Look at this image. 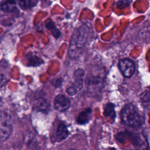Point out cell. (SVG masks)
<instances>
[{"label": "cell", "mask_w": 150, "mask_h": 150, "mask_svg": "<svg viewBox=\"0 0 150 150\" xmlns=\"http://www.w3.org/2000/svg\"><path fill=\"white\" fill-rule=\"evenodd\" d=\"M89 32L90 28L85 24L74 30L70 39L68 50L69 56L71 59H77L82 54Z\"/></svg>", "instance_id": "obj_1"}, {"label": "cell", "mask_w": 150, "mask_h": 150, "mask_svg": "<svg viewBox=\"0 0 150 150\" xmlns=\"http://www.w3.org/2000/svg\"><path fill=\"white\" fill-rule=\"evenodd\" d=\"M121 120L123 124L134 128L140 127L143 122L137 108L132 104H128L123 107L121 112Z\"/></svg>", "instance_id": "obj_2"}, {"label": "cell", "mask_w": 150, "mask_h": 150, "mask_svg": "<svg viewBox=\"0 0 150 150\" xmlns=\"http://www.w3.org/2000/svg\"><path fill=\"white\" fill-rule=\"evenodd\" d=\"M85 72L82 69H77L74 73V81L67 88L66 92L69 95L74 96L77 94L83 87Z\"/></svg>", "instance_id": "obj_3"}, {"label": "cell", "mask_w": 150, "mask_h": 150, "mask_svg": "<svg viewBox=\"0 0 150 150\" xmlns=\"http://www.w3.org/2000/svg\"><path fill=\"white\" fill-rule=\"evenodd\" d=\"M118 66L123 76L125 77H131L134 73L135 66L133 62L128 59L121 60Z\"/></svg>", "instance_id": "obj_4"}, {"label": "cell", "mask_w": 150, "mask_h": 150, "mask_svg": "<svg viewBox=\"0 0 150 150\" xmlns=\"http://www.w3.org/2000/svg\"><path fill=\"white\" fill-rule=\"evenodd\" d=\"M70 105L71 102L70 100L64 95H58L54 99V108L59 111H66L70 108Z\"/></svg>", "instance_id": "obj_5"}, {"label": "cell", "mask_w": 150, "mask_h": 150, "mask_svg": "<svg viewBox=\"0 0 150 150\" xmlns=\"http://www.w3.org/2000/svg\"><path fill=\"white\" fill-rule=\"evenodd\" d=\"M12 132V127L6 118H1L0 127V137L2 142L5 141Z\"/></svg>", "instance_id": "obj_6"}, {"label": "cell", "mask_w": 150, "mask_h": 150, "mask_svg": "<svg viewBox=\"0 0 150 150\" xmlns=\"http://www.w3.org/2000/svg\"><path fill=\"white\" fill-rule=\"evenodd\" d=\"M33 108L38 111L47 113L50 108V103L47 100L42 97H39L33 101Z\"/></svg>", "instance_id": "obj_7"}, {"label": "cell", "mask_w": 150, "mask_h": 150, "mask_svg": "<svg viewBox=\"0 0 150 150\" xmlns=\"http://www.w3.org/2000/svg\"><path fill=\"white\" fill-rule=\"evenodd\" d=\"M23 141L30 149H35L38 148V141L32 132L29 131L25 132L23 134Z\"/></svg>", "instance_id": "obj_8"}, {"label": "cell", "mask_w": 150, "mask_h": 150, "mask_svg": "<svg viewBox=\"0 0 150 150\" xmlns=\"http://www.w3.org/2000/svg\"><path fill=\"white\" fill-rule=\"evenodd\" d=\"M69 130L64 123H60L57 127L56 131V138L58 141H62L69 135Z\"/></svg>", "instance_id": "obj_9"}, {"label": "cell", "mask_w": 150, "mask_h": 150, "mask_svg": "<svg viewBox=\"0 0 150 150\" xmlns=\"http://www.w3.org/2000/svg\"><path fill=\"white\" fill-rule=\"evenodd\" d=\"M17 0H4L1 4V10L5 12H12L16 9Z\"/></svg>", "instance_id": "obj_10"}, {"label": "cell", "mask_w": 150, "mask_h": 150, "mask_svg": "<svg viewBox=\"0 0 150 150\" xmlns=\"http://www.w3.org/2000/svg\"><path fill=\"white\" fill-rule=\"evenodd\" d=\"M91 114V110L90 108L86 109L84 111L81 112L77 117L76 121L79 124H85L90 120V114Z\"/></svg>", "instance_id": "obj_11"}, {"label": "cell", "mask_w": 150, "mask_h": 150, "mask_svg": "<svg viewBox=\"0 0 150 150\" xmlns=\"http://www.w3.org/2000/svg\"><path fill=\"white\" fill-rule=\"evenodd\" d=\"M126 133L127 136L128 137L130 142L134 146H139L141 145V144H142V140L138 134L131 132H127Z\"/></svg>", "instance_id": "obj_12"}, {"label": "cell", "mask_w": 150, "mask_h": 150, "mask_svg": "<svg viewBox=\"0 0 150 150\" xmlns=\"http://www.w3.org/2000/svg\"><path fill=\"white\" fill-rule=\"evenodd\" d=\"M114 104L112 103H108L104 110V115L106 117L111 119H114L115 117V112L114 110Z\"/></svg>", "instance_id": "obj_13"}, {"label": "cell", "mask_w": 150, "mask_h": 150, "mask_svg": "<svg viewBox=\"0 0 150 150\" xmlns=\"http://www.w3.org/2000/svg\"><path fill=\"white\" fill-rule=\"evenodd\" d=\"M46 27L47 29L50 30L52 32V35L56 38H58L60 36V31L56 28L55 25H54L52 21L48 19L46 22Z\"/></svg>", "instance_id": "obj_14"}, {"label": "cell", "mask_w": 150, "mask_h": 150, "mask_svg": "<svg viewBox=\"0 0 150 150\" xmlns=\"http://www.w3.org/2000/svg\"><path fill=\"white\" fill-rule=\"evenodd\" d=\"M28 60H29V62H28L29 66H39L42 63V60L36 56H29L28 58Z\"/></svg>", "instance_id": "obj_15"}, {"label": "cell", "mask_w": 150, "mask_h": 150, "mask_svg": "<svg viewBox=\"0 0 150 150\" xmlns=\"http://www.w3.org/2000/svg\"><path fill=\"white\" fill-rule=\"evenodd\" d=\"M17 2L22 9H28L32 6L31 0H17Z\"/></svg>", "instance_id": "obj_16"}, {"label": "cell", "mask_w": 150, "mask_h": 150, "mask_svg": "<svg viewBox=\"0 0 150 150\" xmlns=\"http://www.w3.org/2000/svg\"><path fill=\"white\" fill-rule=\"evenodd\" d=\"M141 100L143 102H148L150 101V87L146 88L140 96Z\"/></svg>", "instance_id": "obj_17"}, {"label": "cell", "mask_w": 150, "mask_h": 150, "mask_svg": "<svg viewBox=\"0 0 150 150\" xmlns=\"http://www.w3.org/2000/svg\"><path fill=\"white\" fill-rule=\"evenodd\" d=\"M132 0H118L117 6L120 9H122L129 6Z\"/></svg>", "instance_id": "obj_18"}, {"label": "cell", "mask_w": 150, "mask_h": 150, "mask_svg": "<svg viewBox=\"0 0 150 150\" xmlns=\"http://www.w3.org/2000/svg\"><path fill=\"white\" fill-rule=\"evenodd\" d=\"M127 133L123 132H121L118 133L116 136H115V138L120 143H124L126 139V136H127Z\"/></svg>", "instance_id": "obj_19"}, {"label": "cell", "mask_w": 150, "mask_h": 150, "mask_svg": "<svg viewBox=\"0 0 150 150\" xmlns=\"http://www.w3.org/2000/svg\"><path fill=\"white\" fill-rule=\"evenodd\" d=\"M52 84L55 86L56 87H59L60 86H62V78H57V79H55L52 81Z\"/></svg>", "instance_id": "obj_20"}, {"label": "cell", "mask_w": 150, "mask_h": 150, "mask_svg": "<svg viewBox=\"0 0 150 150\" xmlns=\"http://www.w3.org/2000/svg\"><path fill=\"white\" fill-rule=\"evenodd\" d=\"M110 150H117L115 148H111Z\"/></svg>", "instance_id": "obj_21"}, {"label": "cell", "mask_w": 150, "mask_h": 150, "mask_svg": "<svg viewBox=\"0 0 150 150\" xmlns=\"http://www.w3.org/2000/svg\"><path fill=\"white\" fill-rule=\"evenodd\" d=\"M69 150H75V149H69Z\"/></svg>", "instance_id": "obj_22"}, {"label": "cell", "mask_w": 150, "mask_h": 150, "mask_svg": "<svg viewBox=\"0 0 150 150\" xmlns=\"http://www.w3.org/2000/svg\"><path fill=\"white\" fill-rule=\"evenodd\" d=\"M130 150H132V149H130Z\"/></svg>", "instance_id": "obj_23"}]
</instances>
